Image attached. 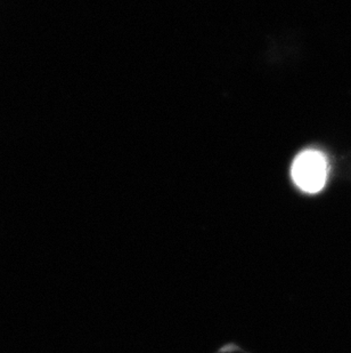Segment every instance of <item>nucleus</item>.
<instances>
[{
  "mask_svg": "<svg viewBox=\"0 0 351 353\" xmlns=\"http://www.w3.org/2000/svg\"><path fill=\"white\" fill-rule=\"evenodd\" d=\"M291 175L300 190L308 194L319 192L328 181V160L321 151H302L292 163Z\"/></svg>",
  "mask_w": 351,
  "mask_h": 353,
  "instance_id": "f257e3e1",
  "label": "nucleus"
}]
</instances>
